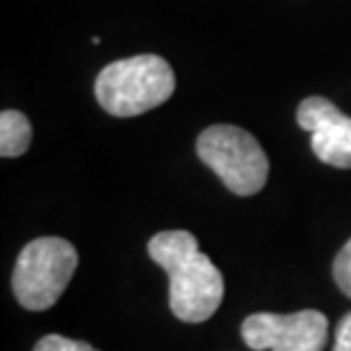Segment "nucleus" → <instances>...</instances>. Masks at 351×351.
<instances>
[{
	"mask_svg": "<svg viewBox=\"0 0 351 351\" xmlns=\"http://www.w3.org/2000/svg\"><path fill=\"white\" fill-rule=\"evenodd\" d=\"M149 256L169 276V306L182 322L210 319L223 301V276L189 230H165L151 237Z\"/></svg>",
	"mask_w": 351,
	"mask_h": 351,
	"instance_id": "nucleus-1",
	"label": "nucleus"
},
{
	"mask_svg": "<svg viewBox=\"0 0 351 351\" xmlns=\"http://www.w3.org/2000/svg\"><path fill=\"white\" fill-rule=\"evenodd\" d=\"M176 75L160 55H135L112 62L96 78V101L112 117H137L173 96Z\"/></svg>",
	"mask_w": 351,
	"mask_h": 351,
	"instance_id": "nucleus-2",
	"label": "nucleus"
},
{
	"mask_svg": "<svg viewBox=\"0 0 351 351\" xmlns=\"http://www.w3.org/2000/svg\"><path fill=\"white\" fill-rule=\"evenodd\" d=\"M78 267V251L64 237H37L14 265L12 287L25 311H48L64 294Z\"/></svg>",
	"mask_w": 351,
	"mask_h": 351,
	"instance_id": "nucleus-3",
	"label": "nucleus"
},
{
	"mask_svg": "<svg viewBox=\"0 0 351 351\" xmlns=\"http://www.w3.org/2000/svg\"><path fill=\"white\" fill-rule=\"evenodd\" d=\"M196 156L237 196L258 194L269 176V160L251 132L237 125H210L196 139Z\"/></svg>",
	"mask_w": 351,
	"mask_h": 351,
	"instance_id": "nucleus-4",
	"label": "nucleus"
},
{
	"mask_svg": "<svg viewBox=\"0 0 351 351\" xmlns=\"http://www.w3.org/2000/svg\"><path fill=\"white\" fill-rule=\"evenodd\" d=\"M242 338L256 351H324L328 319L319 311L292 315L256 313L244 319Z\"/></svg>",
	"mask_w": 351,
	"mask_h": 351,
	"instance_id": "nucleus-5",
	"label": "nucleus"
},
{
	"mask_svg": "<svg viewBox=\"0 0 351 351\" xmlns=\"http://www.w3.org/2000/svg\"><path fill=\"white\" fill-rule=\"evenodd\" d=\"M297 123L311 132L313 153L324 165L351 169V117L324 96H311L297 108Z\"/></svg>",
	"mask_w": 351,
	"mask_h": 351,
	"instance_id": "nucleus-6",
	"label": "nucleus"
},
{
	"mask_svg": "<svg viewBox=\"0 0 351 351\" xmlns=\"http://www.w3.org/2000/svg\"><path fill=\"white\" fill-rule=\"evenodd\" d=\"M32 125L16 110H3L0 114V153L3 158H19L30 149Z\"/></svg>",
	"mask_w": 351,
	"mask_h": 351,
	"instance_id": "nucleus-7",
	"label": "nucleus"
},
{
	"mask_svg": "<svg viewBox=\"0 0 351 351\" xmlns=\"http://www.w3.org/2000/svg\"><path fill=\"white\" fill-rule=\"evenodd\" d=\"M333 278L342 292L351 299V237L347 244L338 251L333 261Z\"/></svg>",
	"mask_w": 351,
	"mask_h": 351,
	"instance_id": "nucleus-8",
	"label": "nucleus"
},
{
	"mask_svg": "<svg viewBox=\"0 0 351 351\" xmlns=\"http://www.w3.org/2000/svg\"><path fill=\"white\" fill-rule=\"evenodd\" d=\"M34 351H98V349H94L82 340L64 338V335H46V338H41L34 345Z\"/></svg>",
	"mask_w": 351,
	"mask_h": 351,
	"instance_id": "nucleus-9",
	"label": "nucleus"
},
{
	"mask_svg": "<svg viewBox=\"0 0 351 351\" xmlns=\"http://www.w3.org/2000/svg\"><path fill=\"white\" fill-rule=\"evenodd\" d=\"M333 351H351V313L340 319L335 331V349Z\"/></svg>",
	"mask_w": 351,
	"mask_h": 351,
	"instance_id": "nucleus-10",
	"label": "nucleus"
}]
</instances>
